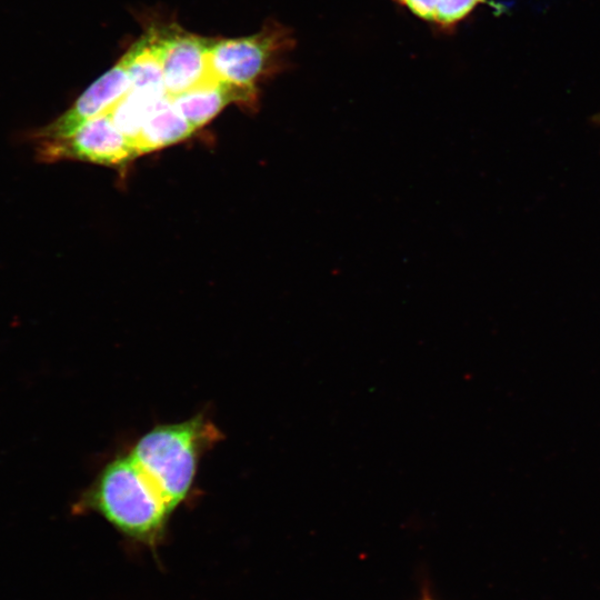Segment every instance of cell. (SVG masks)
I'll list each match as a JSON object with an SVG mask.
<instances>
[{"label":"cell","mask_w":600,"mask_h":600,"mask_svg":"<svg viewBox=\"0 0 600 600\" xmlns=\"http://www.w3.org/2000/svg\"><path fill=\"white\" fill-rule=\"evenodd\" d=\"M73 509L98 513L122 534L147 544L163 537L173 512L128 452L101 468Z\"/></svg>","instance_id":"1"},{"label":"cell","mask_w":600,"mask_h":600,"mask_svg":"<svg viewBox=\"0 0 600 600\" xmlns=\"http://www.w3.org/2000/svg\"><path fill=\"white\" fill-rule=\"evenodd\" d=\"M223 438L218 426L198 412L179 422L153 426L128 453L173 511L191 497L201 459Z\"/></svg>","instance_id":"2"},{"label":"cell","mask_w":600,"mask_h":600,"mask_svg":"<svg viewBox=\"0 0 600 600\" xmlns=\"http://www.w3.org/2000/svg\"><path fill=\"white\" fill-rule=\"evenodd\" d=\"M293 46L291 31L270 20L254 34L213 39L211 70L217 79L256 92L258 82L280 71Z\"/></svg>","instance_id":"3"},{"label":"cell","mask_w":600,"mask_h":600,"mask_svg":"<svg viewBox=\"0 0 600 600\" xmlns=\"http://www.w3.org/2000/svg\"><path fill=\"white\" fill-rule=\"evenodd\" d=\"M42 161L77 160L108 167H123L138 157L133 143L113 124L109 112L102 113L70 137L37 143Z\"/></svg>","instance_id":"4"},{"label":"cell","mask_w":600,"mask_h":600,"mask_svg":"<svg viewBox=\"0 0 600 600\" xmlns=\"http://www.w3.org/2000/svg\"><path fill=\"white\" fill-rule=\"evenodd\" d=\"M153 29L168 96L182 93L217 79L210 64L213 39L192 34L173 24Z\"/></svg>","instance_id":"5"},{"label":"cell","mask_w":600,"mask_h":600,"mask_svg":"<svg viewBox=\"0 0 600 600\" xmlns=\"http://www.w3.org/2000/svg\"><path fill=\"white\" fill-rule=\"evenodd\" d=\"M130 87L128 72L120 59L91 83L66 112L39 129L34 134L36 142L57 141L70 137L91 119L108 112Z\"/></svg>","instance_id":"6"},{"label":"cell","mask_w":600,"mask_h":600,"mask_svg":"<svg viewBox=\"0 0 600 600\" xmlns=\"http://www.w3.org/2000/svg\"><path fill=\"white\" fill-rule=\"evenodd\" d=\"M169 98L197 130L207 124L230 103H243L252 107L257 93L214 79L182 93L169 96Z\"/></svg>","instance_id":"7"},{"label":"cell","mask_w":600,"mask_h":600,"mask_svg":"<svg viewBox=\"0 0 600 600\" xmlns=\"http://www.w3.org/2000/svg\"><path fill=\"white\" fill-rule=\"evenodd\" d=\"M194 131L167 94L157 101L148 113L134 141L137 154L139 157L183 141Z\"/></svg>","instance_id":"8"},{"label":"cell","mask_w":600,"mask_h":600,"mask_svg":"<svg viewBox=\"0 0 600 600\" xmlns=\"http://www.w3.org/2000/svg\"><path fill=\"white\" fill-rule=\"evenodd\" d=\"M130 80V89L153 99L167 96L160 51L153 27L121 58Z\"/></svg>","instance_id":"9"},{"label":"cell","mask_w":600,"mask_h":600,"mask_svg":"<svg viewBox=\"0 0 600 600\" xmlns=\"http://www.w3.org/2000/svg\"><path fill=\"white\" fill-rule=\"evenodd\" d=\"M159 100L129 89L108 112L113 124L134 146L148 113Z\"/></svg>","instance_id":"10"},{"label":"cell","mask_w":600,"mask_h":600,"mask_svg":"<svg viewBox=\"0 0 600 600\" xmlns=\"http://www.w3.org/2000/svg\"><path fill=\"white\" fill-rule=\"evenodd\" d=\"M483 0H440L433 21L448 26L464 18L477 4Z\"/></svg>","instance_id":"11"},{"label":"cell","mask_w":600,"mask_h":600,"mask_svg":"<svg viewBox=\"0 0 600 600\" xmlns=\"http://www.w3.org/2000/svg\"><path fill=\"white\" fill-rule=\"evenodd\" d=\"M440 0H406L404 4L418 17L432 20Z\"/></svg>","instance_id":"12"},{"label":"cell","mask_w":600,"mask_h":600,"mask_svg":"<svg viewBox=\"0 0 600 600\" xmlns=\"http://www.w3.org/2000/svg\"><path fill=\"white\" fill-rule=\"evenodd\" d=\"M594 122L598 123L600 126V114L594 117Z\"/></svg>","instance_id":"13"},{"label":"cell","mask_w":600,"mask_h":600,"mask_svg":"<svg viewBox=\"0 0 600 600\" xmlns=\"http://www.w3.org/2000/svg\"><path fill=\"white\" fill-rule=\"evenodd\" d=\"M422 600H433V599H431V598H429V597H426V598H423Z\"/></svg>","instance_id":"14"},{"label":"cell","mask_w":600,"mask_h":600,"mask_svg":"<svg viewBox=\"0 0 600 600\" xmlns=\"http://www.w3.org/2000/svg\"><path fill=\"white\" fill-rule=\"evenodd\" d=\"M398 1H400V2L404 3V1H406V0H398Z\"/></svg>","instance_id":"15"}]
</instances>
